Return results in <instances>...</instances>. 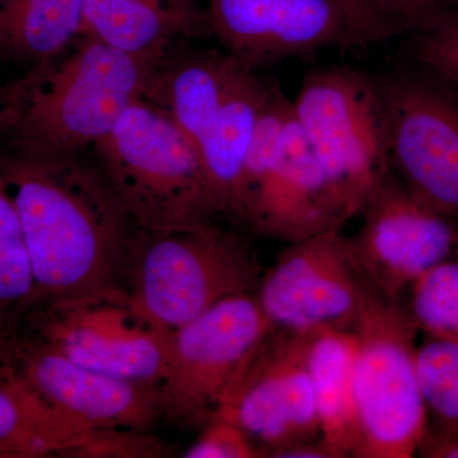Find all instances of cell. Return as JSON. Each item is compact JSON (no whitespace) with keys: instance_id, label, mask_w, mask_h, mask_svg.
Segmentation results:
<instances>
[{"instance_id":"obj_1","label":"cell","mask_w":458,"mask_h":458,"mask_svg":"<svg viewBox=\"0 0 458 458\" xmlns=\"http://www.w3.org/2000/svg\"><path fill=\"white\" fill-rule=\"evenodd\" d=\"M0 188L31 262L32 307L122 283L132 223L98 165L0 147Z\"/></svg>"},{"instance_id":"obj_2","label":"cell","mask_w":458,"mask_h":458,"mask_svg":"<svg viewBox=\"0 0 458 458\" xmlns=\"http://www.w3.org/2000/svg\"><path fill=\"white\" fill-rule=\"evenodd\" d=\"M69 49L21 78L20 96L3 138L9 149L80 156L135 101L146 98L162 62L131 55L89 35H81Z\"/></svg>"},{"instance_id":"obj_3","label":"cell","mask_w":458,"mask_h":458,"mask_svg":"<svg viewBox=\"0 0 458 458\" xmlns=\"http://www.w3.org/2000/svg\"><path fill=\"white\" fill-rule=\"evenodd\" d=\"M271 84L228 51L165 54L147 101L188 137L203 165L219 213L240 225L243 165Z\"/></svg>"},{"instance_id":"obj_4","label":"cell","mask_w":458,"mask_h":458,"mask_svg":"<svg viewBox=\"0 0 458 458\" xmlns=\"http://www.w3.org/2000/svg\"><path fill=\"white\" fill-rule=\"evenodd\" d=\"M92 149L140 231H188L221 216L197 150L174 120L146 98L135 101Z\"/></svg>"},{"instance_id":"obj_5","label":"cell","mask_w":458,"mask_h":458,"mask_svg":"<svg viewBox=\"0 0 458 458\" xmlns=\"http://www.w3.org/2000/svg\"><path fill=\"white\" fill-rule=\"evenodd\" d=\"M261 276L245 237L212 222L164 234L138 229L123 285L150 321L174 331L228 298L256 293Z\"/></svg>"},{"instance_id":"obj_6","label":"cell","mask_w":458,"mask_h":458,"mask_svg":"<svg viewBox=\"0 0 458 458\" xmlns=\"http://www.w3.org/2000/svg\"><path fill=\"white\" fill-rule=\"evenodd\" d=\"M293 101L271 84L243 165L240 228L292 243L349 221Z\"/></svg>"},{"instance_id":"obj_7","label":"cell","mask_w":458,"mask_h":458,"mask_svg":"<svg viewBox=\"0 0 458 458\" xmlns=\"http://www.w3.org/2000/svg\"><path fill=\"white\" fill-rule=\"evenodd\" d=\"M293 108L352 219L394 172L376 78L349 66L316 69L304 77Z\"/></svg>"},{"instance_id":"obj_8","label":"cell","mask_w":458,"mask_h":458,"mask_svg":"<svg viewBox=\"0 0 458 458\" xmlns=\"http://www.w3.org/2000/svg\"><path fill=\"white\" fill-rule=\"evenodd\" d=\"M418 327L400 301L377 297L357 328L352 457L410 458L426 433L415 369Z\"/></svg>"},{"instance_id":"obj_9","label":"cell","mask_w":458,"mask_h":458,"mask_svg":"<svg viewBox=\"0 0 458 458\" xmlns=\"http://www.w3.org/2000/svg\"><path fill=\"white\" fill-rule=\"evenodd\" d=\"M23 331L87 369L158 386L172 336L138 309L122 283L38 304L27 312Z\"/></svg>"},{"instance_id":"obj_10","label":"cell","mask_w":458,"mask_h":458,"mask_svg":"<svg viewBox=\"0 0 458 458\" xmlns=\"http://www.w3.org/2000/svg\"><path fill=\"white\" fill-rule=\"evenodd\" d=\"M204 11L225 50L255 69L396 36L352 0H204Z\"/></svg>"},{"instance_id":"obj_11","label":"cell","mask_w":458,"mask_h":458,"mask_svg":"<svg viewBox=\"0 0 458 458\" xmlns=\"http://www.w3.org/2000/svg\"><path fill=\"white\" fill-rule=\"evenodd\" d=\"M377 297L342 228L286 243L256 291L270 327L297 333L357 331Z\"/></svg>"},{"instance_id":"obj_12","label":"cell","mask_w":458,"mask_h":458,"mask_svg":"<svg viewBox=\"0 0 458 458\" xmlns=\"http://www.w3.org/2000/svg\"><path fill=\"white\" fill-rule=\"evenodd\" d=\"M269 327L252 293L228 298L172 331L158 386L161 417L181 426L205 423Z\"/></svg>"},{"instance_id":"obj_13","label":"cell","mask_w":458,"mask_h":458,"mask_svg":"<svg viewBox=\"0 0 458 458\" xmlns=\"http://www.w3.org/2000/svg\"><path fill=\"white\" fill-rule=\"evenodd\" d=\"M311 333L269 327L210 415L237 424L261 457L322 438L307 361Z\"/></svg>"},{"instance_id":"obj_14","label":"cell","mask_w":458,"mask_h":458,"mask_svg":"<svg viewBox=\"0 0 458 458\" xmlns=\"http://www.w3.org/2000/svg\"><path fill=\"white\" fill-rule=\"evenodd\" d=\"M394 174L421 203L458 222V98L408 72L376 78Z\"/></svg>"},{"instance_id":"obj_15","label":"cell","mask_w":458,"mask_h":458,"mask_svg":"<svg viewBox=\"0 0 458 458\" xmlns=\"http://www.w3.org/2000/svg\"><path fill=\"white\" fill-rule=\"evenodd\" d=\"M360 214L352 255L385 300L400 301L428 270L458 255V222L418 200L394 172Z\"/></svg>"},{"instance_id":"obj_16","label":"cell","mask_w":458,"mask_h":458,"mask_svg":"<svg viewBox=\"0 0 458 458\" xmlns=\"http://www.w3.org/2000/svg\"><path fill=\"white\" fill-rule=\"evenodd\" d=\"M3 363L50 405L84 426L146 433L161 417L158 385L87 369L25 331Z\"/></svg>"},{"instance_id":"obj_17","label":"cell","mask_w":458,"mask_h":458,"mask_svg":"<svg viewBox=\"0 0 458 458\" xmlns=\"http://www.w3.org/2000/svg\"><path fill=\"white\" fill-rule=\"evenodd\" d=\"M144 433L99 430L60 411L0 361V458L150 457Z\"/></svg>"},{"instance_id":"obj_18","label":"cell","mask_w":458,"mask_h":458,"mask_svg":"<svg viewBox=\"0 0 458 458\" xmlns=\"http://www.w3.org/2000/svg\"><path fill=\"white\" fill-rule=\"evenodd\" d=\"M209 32L197 0H84L82 35L161 62L180 38Z\"/></svg>"},{"instance_id":"obj_19","label":"cell","mask_w":458,"mask_h":458,"mask_svg":"<svg viewBox=\"0 0 458 458\" xmlns=\"http://www.w3.org/2000/svg\"><path fill=\"white\" fill-rule=\"evenodd\" d=\"M358 349L357 331L318 328L310 339L307 361L321 437L343 458L352 457L354 445L352 379Z\"/></svg>"},{"instance_id":"obj_20","label":"cell","mask_w":458,"mask_h":458,"mask_svg":"<svg viewBox=\"0 0 458 458\" xmlns=\"http://www.w3.org/2000/svg\"><path fill=\"white\" fill-rule=\"evenodd\" d=\"M84 0H3L0 56L38 66L56 59L82 35Z\"/></svg>"},{"instance_id":"obj_21","label":"cell","mask_w":458,"mask_h":458,"mask_svg":"<svg viewBox=\"0 0 458 458\" xmlns=\"http://www.w3.org/2000/svg\"><path fill=\"white\" fill-rule=\"evenodd\" d=\"M35 297L31 262L20 222L4 190L0 188V346L7 360L22 335L23 319Z\"/></svg>"},{"instance_id":"obj_22","label":"cell","mask_w":458,"mask_h":458,"mask_svg":"<svg viewBox=\"0 0 458 458\" xmlns=\"http://www.w3.org/2000/svg\"><path fill=\"white\" fill-rule=\"evenodd\" d=\"M410 289L408 310L419 330L458 343V259L428 270Z\"/></svg>"},{"instance_id":"obj_23","label":"cell","mask_w":458,"mask_h":458,"mask_svg":"<svg viewBox=\"0 0 458 458\" xmlns=\"http://www.w3.org/2000/svg\"><path fill=\"white\" fill-rule=\"evenodd\" d=\"M415 369L427 410L458 430V343L429 336L415 352Z\"/></svg>"},{"instance_id":"obj_24","label":"cell","mask_w":458,"mask_h":458,"mask_svg":"<svg viewBox=\"0 0 458 458\" xmlns=\"http://www.w3.org/2000/svg\"><path fill=\"white\" fill-rule=\"evenodd\" d=\"M394 35L415 33L458 13V0H352Z\"/></svg>"},{"instance_id":"obj_25","label":"cell","mask_w":458,"mask_h":458,"mask_svg":"<svg viewBox=\"0 0 458 458\" xmlns=\"http://www.w3.org/2000/svg\"><path fill=\"white\" fill-rule=\"evenodd\" d=\"M411 53L432 73L458 86V13L415 32Z\"/></svg>"},{"instance_id":"obj_26","label":"cell","mask_w":458,"mask_h":458,"mask_svg":"<svg viewBox=\"0 0 458 458\" xmlns=\"http://www.w3.org/2000/svg\"><path fill=\"white\" fill-rule=\"evenodd\" d=\"M186 458H254L260 452L237 424L227 419L210 417L203 432L186 450Z\"/></svg>"},{"instance_id":"obj_27","label":"cell","mask_w":458,"mask_h":458,"mask_svg":"<svg viewBox=\"0 0 458 458\" xmlns=\"http://www.w3.org/2000/svg\"><path fill=\"white\" fill-rule=\"evenodd\" d=\"M418 454L430 458H458V430L441 427L436 432L426 430Z\"/></svg>"},{"instance_id":"obj_28","label":"cell","mask_w":458,"mask_h":458,"mask_svg":"<svg viewBox=\"0 0 458 458\" xmlns=\"http://www.w3.org/2000/svg\"><path fill=\"white\" fill-rule=\"evenodd\" d=\"M273 458H343L324 439L289 445L274 454Z\"/></svg>"},{"instance_id":"obj_29","label":"cell","mask_w":458,"mask_h":458,"mask_svg":"<svg viewBox=\"0 0 458 458\" xmlns=\"http://www.w3.org/2000/svg\"><path fill=\"white\" fill-rule=\"evenodd\" d=\"M20 92L21 80L7 84L0 83V140L4 138L8 131Z\"/></svg>"},{"instance_id":"obj_30","label":"cell","mask_w":458,"mask_h":458,"mask_svg":"<svg viewBox=\"0 0 458 458\" xmlns=\"http://www.w3.org/2000/svg\"><path fill=\"white\" fill-rule=\"evenodd\" d=\"M2 355H3V349H2V346H0V360H2Z\"/></svg>"},{"instance_id":"obj_31","label":"cell","mask_w":458,"mask_h":458,"mask_svg":"<svg viewBox=\"0 0 458 458\" xmlns=\"http://www.w3.org/2000/svg\"><path fill=\"white\" fill-rule=\"evenodd\" d=\"M2 2H3V0H0V3H2Z\"/></svg>"}]
</instances>
